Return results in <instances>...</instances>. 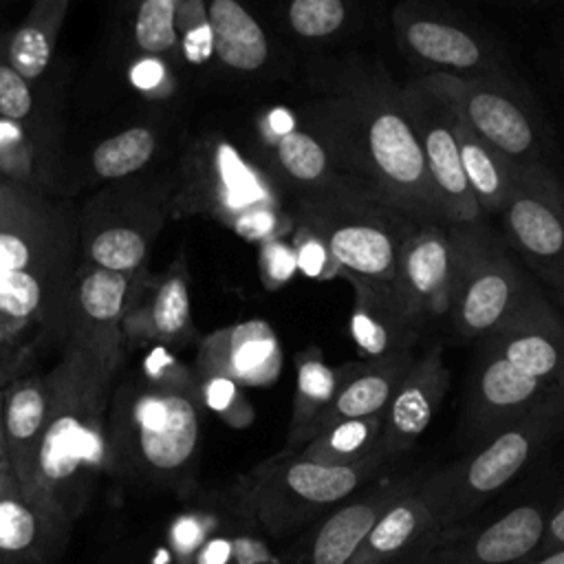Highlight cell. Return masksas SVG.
Wrapping results in <instances>:
<instances>
[{"mask_svg":"<svg viewBox=\"0 0 564 564\" xmlns=\"http://www.w3.org/2000/svg\"><path fill=\"white\" fill-rule=\"evenodd\" d=\"M562 546H564V489H560L557 498L551 505L544 538H542L538 555L553 551V549H562Z\"/></svg>","mask_w":564,"mask_h":564,"instance_id":"cell-43","label":"cell"},{"mask_svg":"<svg viewBox=\"0 0 564 564\" xmlns=\"http://www.w3.org/2000/svg\"><path fill=\"white\" fill-rule=\"evenodd\" d=\"M401 104L419 141L445 220L456 225L485 220L460 167L452 132L454 106L447 93L427 73L401 88Z\"/></svg>","mask_w":564,"mask_h":564,"instance_id":"cell-11","label":"cell"},{"mask_svg":"<svg viewBox=\"0 0 564 564\" xmlns=\"http://www.w3.org/2000/svg\"><path fill=\"white\" fill-rule=\"evenodd\" d=\"M200 401L234 427H247L256 416L251 403L242 394V388L236 381L220 375L203 377Z\"/></svg>","mask_w":564,"mask_h":564,"instance_id":"cell-34","label":"cell"},{"mask_svg":"<svg viewBox=\"0 0 564 564\" xmlns=\"http://www.w3.org/2000/svg\"><path fill=\"white\" fill-rule=\"evenodd\" d=\"M273 165L293 196L326 187L339 172L324 143L308 128H293L271 137Z\"/></svg>","mask_w":564,"mask_h":564,"instance_id":"cell-27","label":"cell"},{"mask_svg":"<svg viewBox=\"0 0 564 564\" xmlns=\"http://www.w3.org/2000/svg\"><path fill=\"white\" fill-rule=\"evenodd\" d=\"M189 326V293L181 275L161 284L152 302V328L161 337H178Z\"/></svg>","mask_w":564,"mask_h":564,"instance_id":"cell-33","label":"cell"},{"mask_svg":"<svg viewBox=\"0 0 564 564\" xmlns=\"http://www.w3.org/2000/svg\"><path fill=\"white\" fill-rule=\"evenodd\" d=\"M130 77H132V84L137 86V88H154V86H159V82L163 79V66H161V62L159 59H141L134 68H132V73H130Z\"/></svg>","mask_w":564,"mask_h":564,"instance_id":"cell-45","label":"cell"},{"mask_svg":"<svg viewBox=\"0 0 564 564\" xmlns=\"http://www.w3.org/2000/svg\"><path fill=\"white\" fill-rule=\"evenodd\" d=\"M289 240L295 251L297 273H304L313 280H333L341 275L339 262L333 258L330 249L315 231L304 225H295Z\"/></svg>","mask_w":564,"mask_h":564,"instance_id":"cell-36","label":"cell"},{"mask_svg":"<svg viewBox=\"0 0 564 564\" xmlns=\"http://www.w3.org/2000/svg\"><path fill=\"white\" fill-rule=\"evenodd\" d=\"M223 513L214 509H192L183 513L172 529L174 551L181 553L185 564H192L205 542L220 529Z\"/></svg>","mask_w":564,"mask_h":564,"instance_id":"cell-37","label":"cell"},{"mask_svg":"<svg viewBox=\"0 0 564 564\" xmlns=\"http://www.w3.org/2000/svg\"><path fill=\"white\" fill-rule=\"evenodd\" d=\"M557 394L564 392L549 388L485 344H478L460 412V430L467 449L482 445L500 427Z\"/></svg>","mask_w":564,"mask_h":564,"instance_id":"cell-14","label":"cell"},{"mask_svg":"<svg viewBox=\"0 0 564 564\" xmlns=\"http://www.w3.org/2000/svg\"><path fill=\"white\" fill-rule=\"evenodd\" d=\"M414 350H405L379 359L348 361L339 390L335 392L328 408L319 414V419L311 425L308 438L333 423L386 412L392 394L414 364Z\"/></svg>","mask_w":564,"mask_h":564,"instance_id":"cell-21","label":"cell"},{"mask_svg":"<svg viewBox=\"0 0 564 564\" xmlns=\"http://www.w3.org/2000/svg\"><path fill=\"white\" fill-rule=\"evenodd\" d=\"M454 106V104H452ZM452 132L458 148V159L467 185L487 216H500L507 205V198L513 187V170L516 165L496 152L489 143H485L456 112L452 115Z\"/></svg>","mask_w":564,"mask_h":564,"instance_id":"cell-24","label":"cell"},{"mask_svg":"<svg viewBox=\"0 0 564 564\" xmlns=\"http://www.w3.org/2000/svg\"><path fill=\"white\" fill-rule=\"evenodd\" d=\"M564 436V394L551 397L500 427L482 445L438 467L443 485V531L458 527L502 494Z\"/></svg>","mask_w":564,"mask_h":564,"instance_id":"cell-5","label":"cell"},{"mask_svg":"<svg viewBox=\"0 0 564 564\" xmlns=\"http://www.w3.org/2000/svg\"><path fill=\"white\" fill-rule=\"evenodd\" d=\"M306 128L324 143L337 172L379 189L423 223H447L430 181L419 141L388 77H364L317 99Z\"/></svg>","mask_w":564,"mask_h":564,"instance_id":"cell-1","label":"cell"},{"mask_svg":"<svg viewBox=\"0 0 564 564\" xmlns=\"http://www.w3.org/2000/svg\"><path fill=\"white\" fill-rule=\"evenodd\" d=\"M15 485H18V480L13 478L11 471H0V498H2L4 494H9Z\"/></svg>","mask_w":564,"mask_h":564,"instance_id":"cell-49","label":"cell"},{"mask_svg":"<svg viewBox=\"0 0 564 564\" xmlns=\"http://www.w3.org/2000/svg\"><path fill=\"white\" fill-rule=\"evenodd\" d=\"M449 381L441 344H432L416 355L383 412L381 434L372 454L386 463L403 460L441 410Z\"/></svg>","mask_w":564,"mask_h":564,"instance_id":"cell-17","label":"cell"},{"mask_svg":"<svg viewBox=\"0 0 564 564\" xmlns=\"http://www.w3.org/2000/svg\"><path fill=\"white\" fill-rule=\"evenodd\" d=\"M352 286L350 337L361 359H379L414 350L421 333L401 308L392 284H375L359 278H344Z\"/></svg>","mask_w":564,"mask_h":564,"instance_id":"cell-22","label":"cell"},{"mask_svg":"<svg viewBox=\"0 0 564 564\" xmlns=\"http://www.w3.org/2000/svg\"><path fill=\"white\" fill-rule=\"evenodd\" d=\"M560 73H562V79H564V48L560 53Z\"/></svg>","mask_w":564,"mask_h":564,"instance_id":"cell-50","label":"cell"},{"mask_svg":"<svg viewBox=\"0 0 564 564\" xmlns=\"http://www.w3.org/2000/svg\"><path fill=\"white\" fill-rule=\"evenodd\" d=\"M348 18L344 0H289V29L304 40H324L335 35Z\"/></svg>","mask_w":564,"mask_h":564,"instance_id":"cell-30","label":"cell"},{"mask_svg":"<svg viewBox=\"0 0 564 564\" xmlns=\"http://www.w3.org/2000/svg\"><path fill=\"white\" fill-rule=\"evenodd\" d=\"M154 152V137L145 128H130L97 145L93 167L104 178H119L137 172Z\"/></svg>","mask_w":564,"mask_h":564,"instance_id":"cell-29","label":"cell"},{"mask_svg":"<svg viewBox=\"0 0 564 564\" xmlns=\"http://www.w3.org/2000/svg\"><path fill=\"white\" fill-rule=\"evenodd\" d=\"M293 223L315 231L341 267L339 278L392 284L403 245L419 223L372 185L337 174L326 187L297 194Z\"/></svg>","mask_w":564,"mask_h":564,"instance_id":"cell-3","label":"cell"},{"mask_svg":"<svg viewBox=\"0 0 564 564\" xmlns=\"http://www.w3.org/2000/svg\"><path fill=\"white\" fill-rule=\"evenodd\" d=\"M48 386L40 379L15 381L4 390L7 458L18 487L31 498H44L37 487V463L46 425Z\"/></svg>","mask_w":564,"mask_h":564,"instance_id":"cell-23","label":"cell"},{"mask_svg":"<svg viewBox=\"0 0 564 564\" xmlns=\"http://www.w3.org/2000/svg\"><path fill=\"white\" fill-rule=\"evenodd\" d=\"M183 51H185V57L194 64H203L212 51H214V40H212V29H209V22H200L196 24L194 29H189L185 33V40H183Z\"/></svg>","mask_w":564,"mask_h":564,"instance_id":"cell-44","label":"cell"},{"mask_svg":"<svg viewBox=\"0 0 564 564\" xmlns=\"http://www.w3.org/2000/svg\"><path fill=\"white\" fill-rule=\"evenodd\" d=\"M392 22L399 48L412 62L432 68V73L460 77L502 73L496 51L467 26L414 4L394 9Z\"/></svg>","mask_w":564,"mask_h":564,"instance_id":"cell-16","label":"cell"},{"mask_svg":"<svg viewBox=\"0 0 564 564\" xmlns=\"http://www.w3.org/2000/svg\"><path fill=\"white\" fill-rule=\"evenodd\" d=\"M40 284L26 271H11L0 275V313L13 319H24L40 306Z\"/></svg>","mask_w":564,"mask_h":564,"instance_id":"cell-39","label":"cell"},{"mask_svg":"<svg viewBox=\"0 0 564 564\" xmlns=\"http://www.w3.org/2000/svg\"><path fill=\"white\" fill-rule=\"evenodd\" d=\"M106 458V392L84 366L48 386L37 463L40 494L73 518L88 476Z\"/></svg>","mask_w":564,"mask_h":564,"instance_id":"cell-6","label":"cell"},{"mask_svg":"<svg viewBox=\"0 0 564 564\" xmlns=\"http://www.w3.org/2000/svg\"><path fill=\"white\" fill-rule=\"evenodd\" d=\"M401 460L368 456L361 463L333 467L282 449L258 463L234 482V491L251 520L273 542L302 533L322 516L355 496Z\"/></svg>","mask_w":564,"mask_h":564,"instance_id":"cell-4","label":"cell"},{"mask_svg":"<svg viewBox=\"0 0 564 564\" xmlns=\"http://www.w3.org/2000/svg\"><path fill=\"white\" fill-rule=\"evenodd\" d=\"M383 425V412L361 419H348L319 430L297 452L315 463L344 467L372 456Z\"/></svg>","mask_w":564,"mask_h":564,"instance_id":"cell-28","label":"cell"},{"mask_svg":"<svg viewBox=\"0 0 564 564\" xmlns=\"http://www.w3.org/2000/svg\"><path fill=\"white\" fill-rule=\"evenodd\" d=\"M430 75L447 93L460 119L496 152L518 167H551L546 161L549 137L518 84L502 73L480 77Z\"/></svg>","mask_w":564,"mask_h":564,"instance_id":"cell-9","label":"cell"},{"mask_svg":"<svg viewBox=\"0 0 564 564\" xmlns=\"http://www.w3.org/2000/svg\"><path fill=\"white\" fill-rule=\"evenodd\" d=\"M174 0H143L137 13L134 35L141 48L150 53L167 51L176 44L174 31Z\"/></svg>","mask_w":564,"mask_h":564,"instance_id":"cell-35","label":"cell"},{"mask_svg":"<svg viewBox=\"0 0 564 564\" xmlns=\"http://www.w3.org/2000/svg\"><path fill=\"white\" fill-rule=\"evenodd\" d=\"M346 364L328 366L317 346H306L295 355V392L286 425L284 449L297 452L311 432V425L328 408L344 379Z\"/></svg>","mask_w":564,"mask_h":564,"instance_id":"cell-25","label":"cell"},{"mask_svg":"<svg viewBox=\"0 0 564 564\" xmlns=\"http://www.w3.org/2000/svg\"><path fill=\"white\" fill-rule=\"evenodd\" d=\"M128 282L123 273L99 269L90 273L79 289V302L84 313L97 324H110L123 308Z\"/></svg>","mask_w":564,"mask_h":564,"instance_id":"cell-31","label":"cell"},{"mask_svg":"<svg viewBox=\"0 0 564 564\" xmlns=\"http://www.w3.org/2000/svg\"><path fill=\"white\" fill-rule=\"evenodd\" d=\"M200 377L220 375L240 388H267L282 370V348L264 319L238 322L214 333L200 350Z\"/></svg>","mask_w":564,"mask_h":564,"instance_id":"cell-19","label":"cell"},{"mask_svg":"<svg viewBox=\"0 0 564 564\" xmlns=\"http://www.w3.org/2000/svg\"><path fill=\"white\" fill-rule=\"evenodd\" d=\"M441 533L443 485L436 469H425L383 509L350 564H423Z\"/></svg>","mask_w":564,"mask_h":564,"instance_id":"cell-15","label":"cell"},{"mask_svg":"<svg viewBox=\"0 0 564 564\" xmlns=\"http://www.w3.org/2000/svg\"><path fill=\"white\" fill-rule=\"evenodd\" d=\"M93 260L108 271H130L145 256V242L141 234L128 227H112L101 231L90 245Z\"/></svg>","mask_w":564,"mask_h":564,"instance_id":"cell-32","label":"cell"},{"mask_svg":"<svg viewBox=\"0 0 564 564\" xmlns=\"http://www.w3.org/2000/svg\"><path fill=\"white\" fill-rule=\"evenodd\" d=\"M0 471H11L9 458H7V441H4V390L2 388H0Z\"/></svg>","mask_w":564,"mask_h":564,"instance_id":"cell-47","label":"cell"},{"mask_svg":"<svg viewBox=\"0 0 564 564\" xmlns=\"http://www.w3.org/2000/svg\"><path fill=\"white\" fill-rule=\"evenodd\" d=\"M465 234L467 225L423 223L401 249L392 291L421 335L432 322L447 319L465 253Z\"/></svg>","mask_w":564,"mask_h":564,"instance_id":"cell-12","label":"cell"},{"mask_svg":"<svg viewBox=\"0 0 564 564\" xmlns=\"http://www.w3.org/2000/svg\"><path fill=\"white\" fill-rule=\"evenodd\" d=\"M557 494L560 487L544 485L489 518L474 516L443 531L423 564H527L540 551Z\"/></svg>","mask_w":564,"mask_h":564,"instance_id":"cell-10","label":"cell"},{"mask_svg":"<svg viewBox=\"0 0 564 564\" xmlns=\"http://www.w3.org/2000/svg\"><path fill=\"white\" fill-rule=\"evenodd\" d=\"M70 516L18 485L0 498V564H51L70 533Z\"/></svg>","mask_w":564,"mask_h":564,"instance_id":"cell-18","label":"cell"},{"mask_svg":"<svg viewBox=\"0 0 564 564\" xmlns=\"http://www.w3.org/2000/svg\"><path fill=\"white\" fill-rule=\"evenodd\" d=\"M29 262V247L15 234H0V275L24 271Z\"/></svg>","mask_w":564,"mask_h":564,"instance_id":"cell-42","label":"cell"},{"mask_svg":"<svg viewBox=\"0 0 564 564\" xmlns=\"http://www.w3.org/2000/svg\"><path fill=\"white\" fill-rule=\"evenodd\" d=\"M150 370L143 386L119 401L108 416L106 449L123 474L152 485L176 487L192 478L200 449V388L185 375Z\"/></svg>","mask_w":564,"mask_h":564,"instance_id":"cell-2","label":"cell"},{"mask_svg":"<svg viewBox=\"0 0 564 564\" xmlns=\"http://www.w3.org/2000/svg\"><path fill=\"white\" fill-rule=\"evenodd\" d=\"M9 57H11V68L22 79H35L44 73L48 64L51 44L37 26H22L11 40Z\"/></svg>","mask_w":564,"mask_h":564,"instance_id":"cell-38","label":"cell"},{"mask_svg":"<svg viewBox=\"0 0 564 564\" xmlns=\"http://www.w3.org/2000/svg\"><path fill=\"white\" fill-rule=\"evenodd\" d=\"M214 53L236 70H258L269 59V40L260 22L238 0H212L207 9Z\"/></svg>","mask_w":564,"mask_h":564,"instance_id":"cell-26","label":"cell"},{"mask_svg":"<svg viewBox=\"0 0 564 564\" xmlns=\"http://www.w3.org/2000/svg\"><path fill=\"white\" fill-rule=\"evenodd\" d=\"M293 128H297V119H295V115H293L291 110H286V108H273V110H269L267 117H264V121H262V130H264L267 139L280 137V134H284V132H289V130H293Z\"/></svg>","mask_w":564,"mask_h":564,"instance_id":"cell-46","label":"cell"},{"mask_svg":"<svg viewBox=\"0 0 564 564\" xmlns=\"http://www.w3.org/2000/svg\"><path fill=\"white\" fill-rule=\"evenodd\" d=\"M427 467L403 471L401 463L368 482L339 507L297 533L275 564H350L383 509L414 485Z\"/></svg>","mask_w":564,"mask_h":564,"instance_id":"cell-13","label":"cell"},{"mask_svg":"<svg viewBox=\"0 0 564 564\" xmlns=\"http://www.w3.org/2000/svg\"><path fill=\"white\" fill-rule=\"evenodd\" d=\"M2 341H4V328L0 326V346H2Z\"/></svg>","mask_w":564,"mask_h":564,"instance_id":"cell-51","label":"cell"},{"mask_svg":"<svg viewBox=\"0 0 564 564\" xmlns=\"http://www.w3.org/2000/svg\"><path fill=\"white\" fill-rule=\"evenodd\" d=\"M502 240L564 313V183L551 167L513 170V187L500 212Z\"/></svg>","mask_w":564,"mask_h":564,"instance_id":"cell-8","label":"cell"},{"mask_svg":"<svg viewBox=\"0 0 564 564\" xmlns=\"http://www.w3.org/2000/svg\"><path fill=\"white\" fill-rule=\"evenodd\" d=\"M31 110V93L26 82L9 66H0V115L22 119Z\"/></svg>","mask_w":564,"mask_h":564,"instance_id":"cell-41","label":"cell"},{"mask_svg":"<svg viewBox=\"0 0 564 564\" xmlns=\"http://www.w3.org/2000/svg\"><path fill=\"white\" fill-rule=\"evenodd\" d=\"M516 368L564 392V313L546 302L480 339Z\"/></svg>","mask_w":564,"mask_h":564,"instance_id":"cell-20","label":"cell"},{"mask_svg":"<svg viewBox=\"0 0 564 564\" xmlns=\"http://www.w3.org/2000/svg\"><path fill=\"white\" fill-rule=\"evenodd\" d=\"M551 302L487 220L467 225L465 253L447 322L465 341H480L509 322Z\"/></svg>","mask_w":564,"mask_h":564,"instance_id":"cell-7","label":"cell"},{"mask_svg":"<svg viewBox=\"0 0 564 564\" xmlns=\"http://www.w3.org/2000/svg\"><path fill=\"white\" fill-rule=\"evenodd\" d=\"M260 245L258 253V267L262 284L269 291H278L284 284H289L297 273L295 251L291 247L289 238H267Z\"/></svg>","mask_w":564,"mask_h":564,"instance_id":"cell-40","label":"cell"},{"mask_svg":"<svg viewBox=\"0 0 564 564\" xmlns=\"http://www.w3.org/2000/svg\"><path fill=\"white\" fill-rule=\"evenodd\" d=\"M527 564H564V546L546 551V553H540L533 560H529Z\"/></svg>","mask_w":564,"mask_h":564,"instance_id":"cell-48","label":"cell"}]
</instances>
